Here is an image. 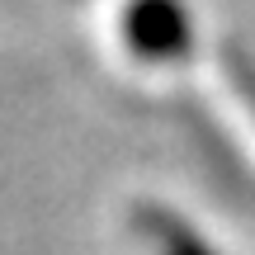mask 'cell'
Segmentation results:
<instances>
[{
    "mask_svg": "<svg viewBox=\"0 0 255 255\" xmlns=\"http://www.w3.org/2000/svg\"><path fill=\"white\" fill-rule=\"evenodd\" d=\"M128 47L146 62H170L184 52V38H189V19L175 0H132L123 19Z\"/></svg>",
    "mask_w": 255,
    "mask_h": 255,
    "instance_id": "cell-1",
    "label": "cell"
},
{
    "mask_svg": "<svg viewBox=\"0 0 255 255\" xmlns=\"http://www.w3.org/2000/svg\"><path fill=\"white\" fill-rule=\"evenodd\" d=\"M161 251H165V255H208V251H203V246H199V241H194L184 227H175V222L161 232Z\"/></svg>",
    "mask_w": 255,
    "mask_h": 255,
    "instance_id": "cell-2",
    "label": "cell"
}]
</instances>
